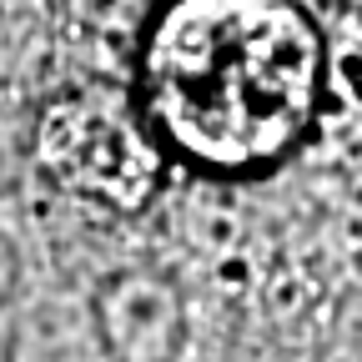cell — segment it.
<instances>
[{"label":"cell","instance_id":"1","mask_svg":"<svg viewBox=\"0 0 362 362\" xmlns=\"http://www.w3.org/2000/svg\"><path fill=\"white\" fill-rule=\"evenodd\" d=\"M141 96L181 156L272 166L312 121L317 35L287 0H176L146 40Z\"/></svg>","mask_w":362,"mask_h":362}]
</instances>
